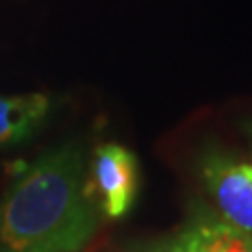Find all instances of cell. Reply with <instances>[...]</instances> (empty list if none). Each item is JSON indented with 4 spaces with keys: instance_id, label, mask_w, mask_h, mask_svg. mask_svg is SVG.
Listing matches in <instances>:
<instances>
[{
    "instance_id": "cell-1",
    "label": "cell",
    "mask_w": 252,
    "mask_h": 252,
    "mask_svg": "<svg viewBox=\"0 0 252 252\" xmlns=\"http://www.w3.org/2000/svg\"><path fill=\"white\" fill-rule=\"evenodd\" d=\"M99 229L82 152L51 149L0 200V252H80Z\"/></svg>"
},
{
    "instance_id": "cell-2",
    "label": "cell",
    "mask_w": 252,
    "mask_h": 252,
    "mask_svg": "<svg viewBox=\"0 0 252 252\" xmlns=\"http://www.w3.org/2000/svg\"><path fill=\"white\" fill-rule=\"evenodd\" d=\"M202 177L220 219L252 238V164L223 154H208Z\"/></svg>"
},
{
    "instance_id": "cell-3",
    "label": "cell",
    "mask_w": 252,
    "mask_h": 252,
    "mask_svg": "<svg viewBox=\"0 0 252 252\" xmlns=\"http://www.w3.org/2000/svg\"><path fill=\"white\" fill-rule=\"evenodd\" d=\"M139 166L130 149L118 143L97 147L93 160V185L99 191L101 210L109 219H120L130 210L137 195Z\"/></svg>"
},
{
    "instance_id": "cell-4",
    "label": "cell",
    "mask_w": 252,
    "mask_h": 252,
    "mask_svg": "<svg viewBox=\"0 0 252 252\" xmlns=\"http://www.w3.org/2000/svg\"><path fill=\"white\" fill-rule=\"evenodd\" d=\"M149 252H252V238L223 219L200 215Z\"/></svg>"
},
{
    "instance_id": "cell-5",
    "label": "cell",
    "mask_w": 252,
    "mask_h": 252,
    "mask_svg": "<svg viewBox=\"0 0 252 252\" xmlns=\"http://www.w3.org/2000/svg\"><path fill=\"white\" fill-rule=\"evenodd\" d=\"M49 107V97L40 93L0 97V145L19 143L32 137L46 120Z\"/></svg>"
},
{
    "instance_id": "cell-6",
    "label": "cell",
    "mask_w": 252,
    "mask_h": 252,
    "mask_svg": "<svg viewBox=\"0 0 252 252\" xmlns=\"http://www.w3.org/2000/svg\"><path fill=\"white\" fill-rule=\"evenodd\" d=\"M250 135H252V132H250Z\"/></svg>"
}]
</instances>
